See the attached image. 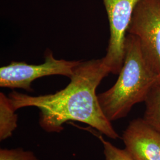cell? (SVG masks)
<instances>
[{
    "instance_id": "4",
    "label": "cell",
    "mask_w": 160,
    "mask_h": 160,
    "mask_svg": "<svg viewBox=\"0 0 160 160\" xmlns=\"http://www.w3.org/2000/svg\"><path fill=\"white\" fill-rule=\"evenodd\" d=\"M45 62L33 65L12 61L0 68V87L20 88L32 92V84L34 80L51 75H62L70 78L81 61L58 59L51 51H47Z\"/></svg>"
},
{
    "instance_id": "5",
    "label": "cell",
    "mask_w": 160,
    "mask_h": 160,
    "mask_svg": "<svg viewBox=\"0 0 160 160\" xmlns=\"http://www.w3.org/2000/svg\"><path fill=\"white\" fill-rule=\"evenodd\" d=\"M139 1L103 0L110 26L109 44L103 59L113 74H119L123 65L126 33Z\"/></svg>"
},
{
    "instance_id": "11",
    "label": "cell",
    "mask_w": 160,
    "mask_h": 160,
    "mask_svg": "<svg viewBox=\"0 0 160 160\" xmlns=\"http://www.w3.org/2000/svg\"><path fill=\"white\" fill-rule=\"evenodd\" d=\"M155 86L158 87L160 88V74L158 75V78H157V82Z\"/></svg>"
},
{
    "instance_id": "8",
    "label": "cell",
    "mask_w": 160,
    "mask_h": 160,
    "mask_svg": "<svg viewBox=\"0 0 160 160\" xmlns=\"http://www.w3.org/2000/svg\"><path fill=\"white\" fill-rule=\"evenodd\" d=\"M143 119L160 132V88L155 86L145 102Z\"/></svg>"
},
{
    "instance_id": "9",
    "label": "cell",
    "mask_w": 160,
    "mask_h": 160,
    "mask_svg": "<svg viewBox=\"0 0 160 160\" xmlns=\"http://www.w3.org/2000/svg\"><path fill=\"white\" fill-rule=\"evenodd\" d=\"M92 133L98 137L103 144L105 160H134L125 149H122L115 147L112 143L105 140L101 135H97L94 132H92Z\"/></svg>"
},
{
    "instance_id": "2",
    "label": "cell",
    "mask_w": 160,
    "mask_h": 160,
    "mask_svg": "<svg viewBox=\"0 0 160 160\" xmlns=\"http://www.w3.org/2000/svg\"><path fill=\"white\" fill-rule=\"evenodd\" d=\"M157 78L143 57L137 37L127 34L124 62L118 79L109 90L97 95L106 118L111 122L122 119L135 104L145 102Z\"/></svg>"
},
{
    "instance_id": "6",
    "label": "cell",
    "mask_w": 160,
    "mask_h": 160,
    "mask_svg": "<svg viewBox=\"0 0 160 160\" xmlns=\"http://www.w3.org/2000/svg\"><path fill=\"white\" fill-rule=\"evenodd\" d=\"M122 139L126 151L134 160H160V132L143 118L130 122Z\"/></svg>"
},
{
    "instance_id": "10",
    "label": "cell",
    "mask_w": 160,
    "mask_h": 160,
    "mask_svg": "<svg viewBox=\"0 0 160 160\" xmlns=\"http://www.w3.org/2000/svg\"><path fill=\"white\" fill-rule=\"evenodd\" d=\"M0 160H39L32 151L22 148L1 149Z\"/></svg>"
},
{
    "instance_id": "3",
    "label": "cell",
    "mask_w": 160,
    "mask_h": 160,
    "mask_svg": "<svg viewBox=\"0 0 160 160\" xmlns=\"http://www.w3.org/2000/svg\"><path fill=\"white\" fill-rule=\"evenodd\" d=\"M137 37L147 62L160 74V0H140L128 29Z\"/></svg>"
},
{
    "instance_id": "7",
    "label": "cell",
    "mask_w": 160,
    "mask_h": 160,
    "mask_svg": "<svg viewBox=\"0 0 160 160\" xmlns=\"http://www.w3.org/2000/svg\"><path fill=\"white\" fill-rule=\"evenodd\" d=\"M8 97L0 92V141L11 137L17 128L18 116Z\"/></svg>"
},
{
    "instance_id": "1",
    "label": "cell",
    "mask_w": 160,
    "mask_h": 160,
    "mask_svg": "<svg viewBox=\"0 0 160 160\" xmlns=\"http://www.w3.org/2000/svg\"><path fill=\"white\" fill-rule=\"evenodd\" d=\"M110 73L103 58L82 61L76 67L70 82L53 94L32 96L13 91L8 98L13 109L35 107L39 109V123L49 133H60L68 121L86 123L111 139L119 137L103 113L96 89Z\"/></svg>"
}]
</instances>
